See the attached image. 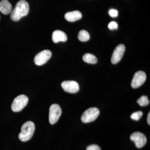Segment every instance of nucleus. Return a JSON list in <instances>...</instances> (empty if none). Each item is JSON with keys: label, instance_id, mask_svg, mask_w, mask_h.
I'll list each match as a JSON object with an SVG mask.
<instances>
[{"label": "nucleus", "instance_id": "nucleus-6", "mask_svg": "<svg viewBox=\"0 0 150 150\" xmlns=\"http://www.w3.org/2000/svg\"><path fill=\"white\" fill-rule=\"evenodd\" d=\"M52 53L50 50H44L39 52L35 56L34 59L35 64L38 66H41L46 64L51 58Z\"/></svg>", "mask_w": 150, "mask_h": 150}, {"label": "nucleus", "instance_id": "nucleus-15", "mask_svg": "<svg viewBox=\"0 0 150 150\" xmlns=\"http://www.w3.org/2000/svg\"><path fill=\"white\" fill-rule=\"evenodd\" d=\"M78 38L79 40L82 42L88 41L90 39L89 34L85 30H81L78 35Z\"/></svg>", "mask_w": 150, "mask_h": 150}, {"label": "nucleus", "instance_id": "nucleus-2", "mask_svg": "<svg viewBox=\"0 0 150 150\" xmlns=\"http://www.w3.org/2000/svg\"><path fill=\"white\" fill-rule=\"evenodd\" d=\"M35 129L34 123L31 121H27L22 126L21 132L18 135L19 139L23 142L29 141L33 136Z\"/></svg>", "mask_w": 150, "mask_h": 150}, {"label": "nucleus", "instance_id": "nucleus-12", "mask_svg": "<svg viewBox=\"0 0 150 150\" xmlns=\"http://www.w3.org/2000/svg\"><path fill=\"white\" fill-rule=\"evenodd\" d=\"M82 17V15L78 11H73L67 13L65 15V18L69 22H73L81 19Z\"/></svg>", "mask_w": 150, "mask_h": 150}, {"label": "nucleus", "instance_id": "nucleus-20", "mask_svg": "<svg viewBox=\"0 0 150 150\" xmlns=\"http://www.w3.org/2000/svg\"><path fill=\"white\" fill-rule=\"evenodd\" d=\"M109 14L112 17H116L118 16V11L113 9H111L109 11Z\"/></svg>", "mask_w": 150, "mask_h": 150}, {"label": "nucleus", "instance_id": "nucleus-19", "mask_svg": "<svg viewBox=\"0 0 150 150\" xmlns=\"http://www.w3.org/2000/svg\"><path fill=\"white\" fill-rule=\"evenodd\" d=\"M86 150H101V149L98 145L93 144L88 146Z\"/></svg>", "mask_w": 150, "mask_h": 150}, {"label": "nucleus", "instance_id": "nucleus-5", "mask_svg": "<svg viewBox=\"0 0 150 150\" xmlns=\"http://www.w3.org/2000/svg\"><path fill=\"white\" fill-rule=\"evenodd\" d=\"M62 110L60 105L53 104L49 109V121L51 124H54L58 121L62 115Z\"/></svg>", "mask_w": 150, "mask_h": 150}, {"label": "nucleus", "instance_id": "nucleus-3", "mask_svg": "<svg viewBox=\"0 0 150 150\" xmlns=\"http://www.w3.org/2000/svg\"><path fill=\"white\" fill-rule=\"evenodd\" d=\"M28 102V98L25 95H20L17 96L11 105V109L15 112L21 111Z\"/></svg>", "mask_w": 150, "mask_h": 150}, {"label": "nucleus", "instance_id": "nucleus-18", "mask_svg": "<svg viewBox=\"0 0 150 150\" xmlns=\"http://www.w3.org/2000/svg\"><path fill=\"white\" fill-rule=\"evenodd\" d=\"M108 27L109 29L112 30L117 29L118 28V25L115 21H111L108 25Z\"/></svg>", "mask_w": 150, "mask_h": 150}, {"label": "nucleus", "instance_id": "nucleus-1", "mask_svg": "<svg viewBox=\"0 0 150 150\" xmlns=\"http://www.w3.org/2000/svg\"><path fill=\"white\" fill-rule=\"evenodd\" d=\"M29 6L28 3L24 0H21L17 3L11 13L10 18L15 21H19L29 12Z\"/></svg>", "mask_w": 150, "mask_h": 150}, {"label": "nucleus", "instance_id": "nucleus-16", "mask_svg": "<svg viewBox=\"0 0 150 150\" xmlns=\"http://www.w3.org/2000/svg\"><path fill=\"white\" fill-rule=\"evenodd\" d=\"M137 102L140 106H145L149 104V100L147 97L143 96L137 100Z\"/></svg>", "mask_w": 150, "mask_h": 150}, {"label": "nucleus", "instance_id": "nucleus-14", "mask_svg": "<svg viewBox=\"0 0 150 150\" xmlns=\"http://www.w3.org/2000/svg\"><path fill=\"white\" fill-rule=\"evenodd\" d=\"M83 59L84 62L88 64H95L98 62V59L96 56L89 53L84 55L83 57Z\"/></svg>", "mask_w": 150, "mask_h": 150}, {"label": "nucleus", "instance_id": "nucleus-13", "mask_svg": "<svg viewBox=\"0 0 150 150\" xmlns=\"http://www.w3.org/2000/svg\"><path fill=\"white\" fill-rule=\"evenodd\" d=\"M12 11V6L8 0H2L0 2V11L4 15L9 14Z\"/></svg>", "mask_w": 150, "mask_h": 150}, {"label": "nucleus", "instance_id": "nucleus-17", "mask_svg": "<svg viewBox=\"0 0 150 150\" xmlns=\"http://www.w3.org/2000/svg\"><path fill=\"white\" fill-rule=\"evenodd\" d=\"M143 112L142 111H137L132 113L131 115V118L135 121H139L143 115Z\"/></svg>", "mask_w": 150, "mask_h": 150}, {"label": "nucleus", "instance_id": "nucleus-11", "mask_svg": "<svg viewBox=\"0 0 150 150\" xmlns=\"http://www.w3.org/2000/svg\"><path fill=\"white\" fill-rule=\"evenodd\" d=\"M52 39L53 42L55 43H58L59 41L65 42L67 40V36L63 31L56 30L53 33Z\"/></svg>", "mask_w": 150, "mask_h": 150}, {"label": "nucleus", "instance_id": "nucleus-10", "mask_svg": "<svg viewBox=\"0 0 150 150\" xmlns=\"http://www.w3.org/2000/svg\"><path fill=\"white\" fill-rule=\"evenodd\" d=\"M125 46L123 44L118 45L114 49L111 57V62L112 64H117L121 61L125 52Z\"/></svg>", "mask_w": 150, "mask_h": 150}, {"label": "nucleus", "instance_id": "nucleus-21", "mask_svg": "<svg viewBox=\"0 0 150 150\" xmlns=\"http://www.w3.org/2000/svg\"><path fill=\"white\" fill-rule=\"evenodd\" d=\"M150 112H149V114L148 115L147 117V122L149 125H150Z\"/></svg>", "mask_w": 150, "mask_h": 150}, {"label": "nucleus", "instance_id": "nucleus-4", "mask_svg": "<svg viewBox=\"0 0 150 150\" xmlns=\"http://www.w3.org/2000/svg\"><path fill=\"white\" fill-rule=\"evenodd\" d=\"M100 111L98 108L92 107L85 110L81 117V121L84 123H88L93 121L99 115Z\"/></svg>", "mask_w": 150, "mask_h": 150}, {"label": "nucleus", "instance_id": "nucleus-9", "mask_svg": "<svg viewBox=\"0 0 150 150\" xmlns=\"http://www.w3.org/2000/svg\"><path fill=\"white\" fill-rule=\"evenodd\" d=\"M62 88L65 92L75 93L79 90V86L77 82L74 81H66L62 83Z\"/></svg>", "mask_w": 150, "mask_h": 150}, {"label": "nucleus", "instance_id": "nucleus-8", "mask_svg": "<svg viewBox=\"0 0 150 150\" xmlns=\"http://www.w3.org/2000/svg\"><path fill=\"white\" fill-rule=\"evenodd\" d=\"M146 76L142 71H139L135 73L131 82V86L134 88L139 87L146 81Z\"/></svg>", "mask_w": 150, "mask_h": 150}, {"label": "nucleus", "instance_id": "nucleus-7", "mask_svg": "<svg viewBox=\"0 0 150 150\" xmlns=\"http://www.w3.org/2000/svg\"><path fill=\"white\" fill-rule=\"evenodd\" d=\"M130 139L135 143L136 146L138 148H142L144 147L147 142L146 136L143 133L139 132L133 133L130 137Z\"/></svg>", "mask_w": 150, "mask_h": 150}]
</instances>
